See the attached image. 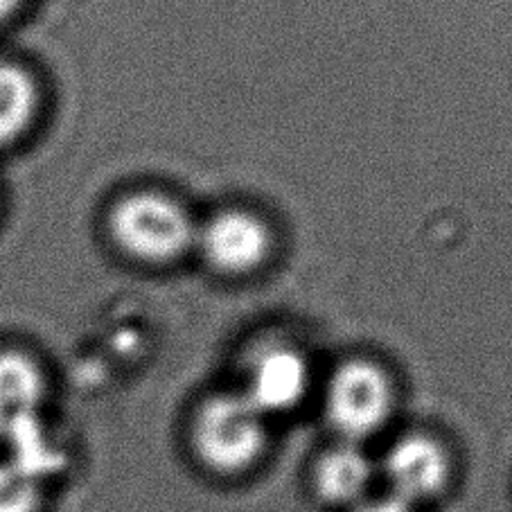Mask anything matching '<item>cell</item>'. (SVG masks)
<instances>
[{
  "label": "cell",
  "mask_w": 512,
  "mask_h": 512,
  "mask_svg": "<svg viewBox=\"0 0 512 512\" xmlns=\"http://www.w3.org/2000/svg\"><path fill=\"white\" fill-rule=\"evenodd\" d=\"M276 237L264 217L246 208L219 210L197 228L194 251L210 271L224 278H249L264 269Z\"/></svg>",
  "instance_id": "obj_6"
},
{
  "label": "cell",
  "mask_w": 512,
  "mask_h": 512,
  "mask_svg": "<svg viewBox=\"0 0 512 512\" xmlns=\"http://www.w3.org/2000/svg\"><path fill=\"white\" fill-rule=\"evenodd\" d=\"M199 222L172 194L129 190L104 213V235L122 258L147 267H167L194 251Z\"/></svg>",
  "instance_id": "obj_1"
},
{
  "label": "cell",
  "mask_w": 512,
  "mask_h": 512,
  "mask_svg": "<svg viewBox=\"0 0 512 512\" xmlns=\"http://www.w3.org/2000/svg\"><path fill=\"white\" fill-rule=\"evenodd\" d=\"M52 397V373L37 350L0 339V445L19 447L37 434Z\"/></svg>",
  "instance_id": "obj_5"
},
{
  "label": "cell",
  "mask_w": 512,
  "mask_h": 512,
  "mask_svg": "<svg viewBox=\"0 0 512 512\" xmlns=\"http://www.w3.org/2000/svg\"><path fill=\"white\" fill-rule=\"evenodd\" d=\"M5 215H7V185L3 174H0V226L5 222Z\"/></svg>",
  "instance_id": "obj_13"
},
{
  "label": "cell",
  "mask_w": 512,
  "mask_h": 512,
  "mask_svg": "<svg viewBox=\"0 0 512 512\" xmlns=\"http://www.w3.org/2000/svg\"><path fill=\"white\" fill-rule=\"evenodd\" d=\"M46 476L14 456L0 458V512H50Z\"/></svg>",
  "instance_id": "obj_10"
},
{
  "label": "cell",
  "mask_w": 512,
  "mask_h": 512,
  "mask_svg": "<svg viewBox=\"0 0 512 512\" xmlns=\"http://www.w3.org/2000/svg\"><path fill=\"white\" fill-rule=\"evenodd\" d=\"M397 411L391 373L368 357H352L332 370L323 388V416L337 440L368 445L384 434Z\"/></svg>",
  "instance_id": "obj_3"
},
{
  "label": "cell",
  "mask_w": 512,
  "mask_h": 512,
  "mask_svg": "<svg viewBox=\"0 0 512 512\" xmlns=\"http://www.w3.org/2000/svg\"><path fill=\"white\" fill-rule=\"evenodd\" d=\"M314 388L307 355L291 343H264L244 370L240 393L269 422L303 406Z\"/></svg>",
  "instance_id": "obj_8"
},
{
  "label": "cell",
  "mask_w": 512,
  "mask_h": 512,
  "mask_svg": "<svg viewBox=\"0 0 512 512\" xmlns=\"http://www.w3.org/2000/svg\"><path fill=\"white\" fill-rule=\"evenodd\" d=\"M382 494L425 512L447 497L456 481V456L434 431L411 429L395 436L377 458Z\"/></svg>",
  "instance_id": "obj_4"
},
{
  "label": "cell",
  "mask_w": 512,
  "mask_h": 512,
  "mask_svg": "<svg viewBox=\"0 0 512 512\" xmlns=\"http://www.w3.org/2000/svg\"><path fill=\"white\" fill-rule=\"evenodd\" d=\"M50 109V91L30 57L0 48V161L21 154L39 138Z\"/></svg>",
  "instance_id": "obj_7"
},
{
  "label": "cell",
  "mask_w": 512,
  "mask_h": 512,
  "mask_svg": "<svg viewBox=\"0 0 512 512\" xmlns=\"http://www.w3.org/2000/svg\"><path fill=\"white\" fill-rule=\"evenodd\" d=\"M350 512H420V510L404 506V503L391 499V497H388V494L379 492V494H375L373 499L364 501V503H361V506L352 508Z\"/></svg>",
  "instance_id": "obj_12"
},
{
  "label": "cell",
  "mask_w": 512,
  "mask_h": 512,
  "mask_svg": "<svg viewBox=\"0 0 512 512\" xmlns=\"http://www.w3.org/2000/svg\"><path fill=\"white\" fill-rule=\"evenodd\" d=\"M379 485L377 458L368 445L337 440L321 449L310 467V488L323 506L350 512L373 499Z\"/></svg>",
  "instance_id": "obj_9"
},
{
  "label": "cell",
  "mask_w": 512,
  "mask_h": 512,
  "mask_svg": "<svg viewBox=\"0 0 512 512\" xmlns=\"http://www.w3.org/2000/svg\"><path fill=\"white\" fill-rule=\"evenodd\" d=\"M25 7H28V0H0V39L19 25Z\"/></svg>",
  "instance_id": "obj_11"
},
{
  "label": "cell",
  "mask_w": 512,
  "mask_h": 512,
  "mask_svg": "<svg viewBox=\"0 0 512 512\" xmlns=\"http://www.w3.org/2000/svg\"><path fill=\"white\" fill-rule=\"evenodd\" d=\"M194 461L217 479H240L253 472L271 445L269 420L240 391L201 400L188 427Z\"/></svg>",
  "instance_id": "obj_2"
}]
</instances>
